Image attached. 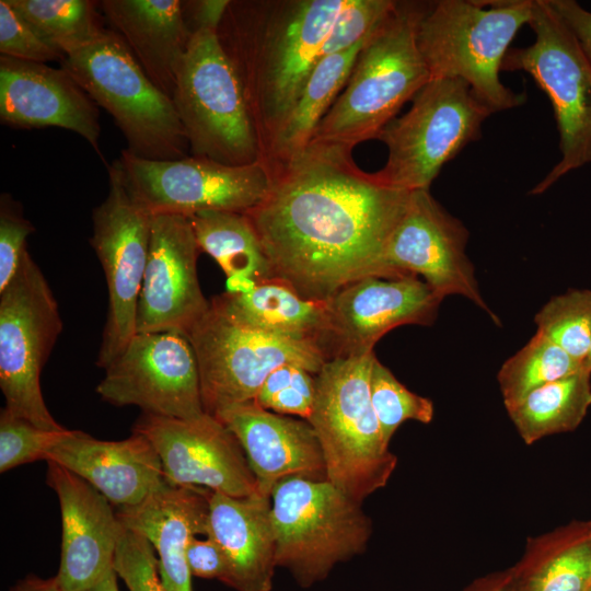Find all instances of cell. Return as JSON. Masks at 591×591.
<instances>
[{
	"label": "cell",
	"mask_w": 591,
	"mask_h": 591,
	"mask_svg": "<svg viewBox=\"0 0 591 591\" xmlns=\"http://www.w3.org/2000/svg\"><path fill=\"white\" fill-rule=\"evenodd\" d=\"M409 194L361 171L350 150L310 142L274 173L264 200L245 215L275 280L326 301L355 280L387 277L386 245Z\"/></svg>",
	"instance_id": "obj_1"
},
{
	"label": "cell",
	"mask_w": 591,
	"mask_h": 591,
	"mask_svg": "<svg viewBox=\"0 0 591 591\" xmlns=\"http://www.w3.org/2000/svg\"><path fill=\"white\" fill-rule=\"evenodd\" d=\"M427 5L397 2L362 47L349 79L311 142L352 150L376 139L402 106L431 79L416 38Z\"/></svg>",
	"instance_id": "obj_2"
},
{
	"label": "cell",
	"mask_w": 591,
	"mask_h": 591,
	"mask_svg": "<svg viewBox=\"0 0 591 591\" xmlns=\"http://www.w3.org/2000/svg\"><path fill=\"white\" fill-rule=\"evenodd\" d=\"M533 0H440L428 4L416 31L419 51L433 78L468 84L491 113L525 103L499 73L510 44L529 24Z\"/></svg>",
	"instance_id": "obj_3"
},
{
	"label": "cell",
	"mask_w": 591,
	"mask_h": 591,
	"mask_svg": "<svg viewBox=\"0 0 591 591\" xmlns=\"http://www.w3.org/2000/svg\"><path fill=\"white\" fill-rule=\"evenodd\" d=\"M374 358L371 351L327 360L316 374L308 418L323 452L327 479L359 502L385 486L396 465L371 402Z\"/></svg>",
	"instance_id": "obj_4"
},
{
	"label": "cell",
	"mask_w": 591,
	"mask_h": 591,
	"mask_svg": "<svg viewBox=\"0 0 591 591\" xmlns=\"http://www.w3.org/2000/svg\"><path fill=\"white\" fill-rule=\"evenodd\" d=\"M172 100L193 155L230 165L265 160L244 85L217 32H193Z\"/></svg>",
	"instance_id": "obj_5"
},
{
	"label": "cell",
	"mask_w": 591,
	"mask_h": 591,
	"mask_svg": "<svg viewBox=\"0 0 591 591\" xmlns=\"http://www.w3.org/2000/svg\"><path fill=\"white\" fill-rule=\"evenodd\" d=\"M97 106L115 120L127 151L149 160L187 157L188 142L173 100L143 72L111 28L60 62Z\"/></svg>",
	"instance_id": "obj_6"
},
{
	"label": "cell",
	"mask_w": 591,
	"mask_h": 591,
	"mask_svg": "<svg viewBox=\"0 0 591 591\" xmlns=\"http://www.w3.org/2000/svg\"><path fill=\"white\" fill-rule=\"evenodd\" d=\"M270 498L276 566L301 587L322 581L336 565L366 549L370 519L361 502L328 479L286 477Z\"/></svg>",
	"instance_id": "obj_7"
},
{
	"label": "cell",
	"mask_w": 591,
	"mask_h": 591,
	"mask_svg": "<svg viewBox=\"0 0 591 591\" xmlns=\"http://www.w3.org/2000/svg\"><path fill=\"white\" fill-rule=\"evenodd\" d=\"M408 112L391 120L378 138L387 148L375 174L397 189H429L442 166L482 137L491 111L455 78H433L412 100Z\"/></svg>",
	"instance_id": "obj_8"
},
{
	"label": "cell",
	"mask_w": 591,
	"mask_h": 591,
	"mask_svg": "<svg viewBox=\"0 0 591 591\" xmlns=\"http://www.w3.org/2000/svg\"><path fill=\"white\" fill-rule=\"evenodd\" d=\"M185 336L196 357L204 409L212 416L255 401L266 378L281 366L297 364L317 374L329 360L326 348L317 340L250 328L211 302Z\"/></svg>",
	"instance_id": "obj_9"
},
{
	"label": "cell",
	"mask_w": 591,
	"mask_h": 591,
	"mask_svg": "<svg viewBox=\"0 0 591 591\" xmlns=\"http://www.w3.org/2000/svg\"><path fill=\"white\" fill-rule=\"evenodd\" d=\"M533 44L510 48L501 70L529 73L548 96L561 158L530 194L547 190L565 174L591 163V62L548 0H533Z\"/></svg>",
	"instance_id": "obj_10"
},
{
	"label": "cell",
	"mask_w": 591,
	"mask_h": 591,
	"mask_svg": "<svg viewBox=\"0 0 591 591\" xmlns=\"http://www.w3.org/2000/svg\"><path fill=\"white\" fill-rule=\"evenodd\" d=\"M62 331L58 303L28 251L0 291V387L4 408L35 426L65 429L45 404L40 373Z\"/></svg>",
	"instance_id": "obj_11"
},
{
	"label": "cell",
	"mask_w": 591,
	"mask_h": 591,
	"mask_svg": "<svg viewBox=\"0 0 591 591\" xmlns=\"http://www.w3.org/2000/svg\"><path fill=\"white\" fill-rule=\"evenodd\" d=\"M344 2H292L265 37L259 55L220 40L242 80L257 127L268 125L270 138L322 58L326 35Z\"/></svg>",
	"instance_id": "obj_12"
},
{
	"label": "cell",
	"mask_w": 591,
	"mask_h": 591,
	"mask_svg": "<svg viewBox=\"0 0 591 591\" xmlns=\"http://www.w3.org/2000/svg\"><path fill=\"white\" fill-rule=\"evenodd\" d=\"M118 161L127 188L151 215L245 213L264 200L274 178L265 160L244 165L195 155L149 160L123 150Z\"/></svg>",
	"instance_id": "obj_13"
},
{
	"label": "cell",
	"mask_w": 591,
	"mask_h": 591,
	"mask_svg": "<svg viewBox=\"0 0 591 591\" xmlns=\"http://www.w3.org/2000/svg\"><path fill=\"white\" fill-rule=\"evenodd\" d=\"M108 192L92 215L90 243L108 296L96 366L105 369L136 334L137 305L148 262L152 215L126 186L118 160L107 169Z\"/></svg>",
	"instance_id": "obj_14"
},
{
	"label": "cell",
	"mask_w": 591,
	"mask_h": 591,
	"mask_svg": "<svg viewBox=\"0 0 591 591\" xmlns=\"http://www.w3.org/2000/svg\"><path fill=\"white\" fill-rule=\"evenodd\" d=\"M104 370L95 391L112 405L178 419L206 413L196 357L182 333H136Z\"/></svg>",
	"instance_id": "obj_15"
},
{
	"label": "cell",
	"mask_w": 591,
	"mask_h": 591,
	"mask_svg": "<svg viewBox=\"0 0 591 591\" xmlns=\"http://www.w3.org/2000/svg\"><path fill=\"white\" fill-rule=\"evenodd\" d=\"M468 231L429 193L413 190L386 245L387 277H422L439 296L467 298L499 323L483 299L465 253Z\"/></svg>",
	"instance_id": "obj_16"
},
{
	"label": "cell",
	"mask_w": 591,
	"mask_h": 591,
	"mask_svg": "<svg viewBox=\"0 0 591 591\" xmlns=\"http://www.w3.org/2000/svg\"><path fill=\"white\" fill-rule=\"evenodd\" d=\"M132 432L151 442L170 485L205 487L232 497L258 491L239 440L210 414L178 419L142 413Z\"/></svg>",
	"instance_id": "obj_17"
},
{
	"label": "cell",
	"mask_w": 591,
	"mask_h": 591,
	"mask_svg": "<svg viewBox=\"0 0 591 591\" xmlns=\"http://www.w3.org/2000/svg\"><path fill=\"white\" fill-rule=\"evenodd\" d=\"M442 300L413 275L368 276L344 286L326 300L329 359L374 351L376 341L398 326L431 325Z\"/></svg>",
	"instance_id": "obj_18"
},
{
	"label": "cell",
	"mask_w": 591,
	"mask_h": 591,
	"mask_svg": "<svg viewBox=\"0 0 591 591\" xmlns=\"http://www.w3.org/2000/svg\"><path fill=\"white\" fill-rule=\"evenodd\" d=\"M189 218L152 215L148 262L137 305L136 333L186 335L210 306L200 289V253Z\"/></svg>",
	"instance_id": "obj_19"
},
{
	"label": "cell",
	"mask_w": 591,
	"mask_h": 591,
	"mask_svg": "<svg viewBox=\"0 0 591 591\" xmlns=\"http://www.w3.org/2000/svg\"><path fill=\"white\" fill-rule=\"evenodd\" d=\"M47 484L57 495L61 513L57 573L61 589L86 590L114 569L124 525L96 488L53 461H47Z\"/></svg>",
	"instance_id": "obj_20"
},
{
	"label": "cell",
	"mask_w": 591,
	"mask_h": 591,
	"mask_svg": "<svg viewBox=\"0 0 591 591\" xmlns=\"http://www.w3.org/2000/svg\"><path fill=\"white\" fill-rule=\"evenodd\" d=\"M0 120L14 128L70 130L102 157L97 105L61 67L1 56Z\"/></svg>",
	"instance_id": "obj_21"
},
{
	"label": "cell",
	"mask_w": 591,
	"mask_h": 591,
	"mask_svg": "<svg viewBox=\"0 0 591 591\" xmlns=\"http://www.w3.org/2000/svg\"><path fill=\"white\" fill-rule=\"evenodd\" d=\"M215 417L239 440L260 494L270 496L286 477L327 479L323 452L308 420L267 410L255 401Z\"/></svg>",
	"instance_id": "obj_22"
},
{
	"label": "cell",
	"mask_w": 591,
	"mask_h": 591,
	"mask_svg": "<svg viewBox=\"0 0 591 591\" xmlns=\"http://www.w3.org/2000/svg\"><path fill=\"white\" fill-rule=\"evenodd\" d=\"M46 461L85 479L118 508L140 503L166 483L159 454L137 432L124 440L104 441L70 430Z\"/></svg>",
	"instance_id": "obj_23"
},
{
	"label": "cell",
	"mask_w": 591,
	"mask_h": 591,
	"mask_svg": "<svg viewBox=\"0 0 591 591\" xmlns=\"http://www.w3.org/2000/svg\"><path fill=\"white\" fill-rule=\"evenodd\" d=\"M210 491L165 483L140 503L116 512L126 529L146 537L157 551L166 591H193L186 547L193 536L207 535Z\"/></svg>",
	"instance_id": "obj_24"
},
{
	"label": "cell",
	"mask_w": 591,
	"mask_h": 591,
	"mask_svg": "<svg viewBox=\"0 0 591 591\" xmlns=\"http://www.w3.org/2000/svg\"><path fill=\"white\" fill-rule=\"evenodd\" d=\"M270 496L232 497L210 491L207 537L228 564L225 584L236 591H270L276 566Z\"/></svg>",
	"instance_id": "obj_25"
},
{
	"label": "cell",
	"mask_w": 591,
	"mask_h": 591,
	"mask_svg": "<svg viewBox=\"0 0 591 591\" xmlns=\"http://www.w3.org/2000/svg\"><path fill=\"white\" fill-rule=\"evenodd\" d=\"M104 20L147 77L172 99L193 31L178 0H102Z\"/></svg>",
	"instance_id": "obj_26"
},
{
	"label": "cell",
	"mask_w": 591,
	"mask_h": 591,
	"mask_svg": "<svg viewBox=\"0 0 591 591\" xmlns=\"http://www.w3.org/2000/svg\"><path fill=\"white\" fill-rule=\"evenodd\" d=\"M210 302L250 328L288 338L317 340L324 346L328 324L326 301L304 299L281 281L260 282L246 294L224 292Z\"/></svg>",
	"instance_id": "obj_27"
},
{
	"label": "cell",
	"mask_w": 591,
	"mask_h": 591,
	"mask_svg": "<svg viewBox=\"0 0 591 591\" xmlns=\"http://www.w3.org/2000/svg\"><path fill=\"white\" fill-rule=\"evenodd\" d=\"M367 40L320 59L289 115L270 138L271 151L282 165L309 146L318 124L345 88Z\"/></svg>",
	"instance_id": "obj_28"
},
{
	"label": "cell",
	"mask_w": 591,
	"mask_h": 591,
	"mask_svg": "<svg viewBox=\"0 0 591 591\" xmlns=\"http://www.w3.org/2000/svg\"><path fill=\"white\" fill-rule=\"evenodd\" d=\"M197 243L227 278L275 280L269 259L250 218L242 212L207 210L189 217Z\"/></svg>",
	"instance_id": "obj_29"
},
{
	"label": "cell",
	"mask_w": 591,
	"mask_h": 591,
	"mask_svg": "<svg viewBox=\"0 0 591 591\" xmlns=\"http://www.w3.org/2000/svg\"><path fill=\"white\" fill-rule=\"evenodd\" d=\"M591 406V374L580 370L545 384L508 409L523 441L576 429Z\"/></svg>",
	"instance_id": "obj_30"
},
{
	"label": "cell",
	"mask_w": 591,
	"mask_h": 591,
	"mask_svg": "<svg viewBox=\"0 0 591 591\" xmlns=\"http://www.w3.org/2000/svg\"><path fill=\"white\" fill-rule=\"evenodd\" d=\"M51 47L66 56L92 44L106 30L99 2L90 0H8Z\"/></svg>",
	"instance_id": "obj_31"
},
{
	"label": "cell",
	"mask_w": 591,
	"mask_h": 591,
	"mask_svg": "<svg viewBox=\"0 0 591 591\" xmlns=\"http://www.w3.org/2000/svg\"><path fill=\"white\" fill-rule=\"evenodd\" d=\"M582 369L565 350L536 332L512 357L503 362L497 379L508 409L532 391L569 376Z\"/></svg>",
	"instance_id": "obj_32"
},
{
	"label": "cell",
	"mask_w": 591,
	"mask_h": 591,
	"mask_svg": "<svg viewBox=\"0 0 591 591\" xmlns=\"http://www.w3.org/2000/svg\"><path fill=\"white\" fill-rule=\"evenodd\" d=\"M543 334L582 367L591 340V290L570 289L553 297L535 314Z\"/></svg>",
	"instance_id": "obj_33"
},
{
	"label": "cell",
	"mask_w": 591,
	"mask_h": 591,
	"mask_svg": "<svg viewBox=\"0 0 591 591\" xmlns=\"http://www.w3.org/2000/svg\"><path fill=\"white\" fill-rule=\"evenodd\" d=\"M370 396L387 444L404 421L429 424L432 420V402L406 389L376 357L370 373Z\"/></svg>",
	"instance_id": "obj_34"
},
{
	"label": "cell",
	"mask_w": 591,
	"mask_h": 591,
	"mask_svg": "<svg viewBox=\"0 0 591 591\" xmlns=\"http://www.w3.org/2000/svg\"><path fill=\"white\" fill-rule=\"evenodd\" d=\"M591 583V525L573 532L530 578L525 591H587Z\"/></svg>",
	"instance_id": "obj_35"
},
{
	"label": "cell",
	"mask_w": 591,
	"mask_h": 591,
	"mask_svg": "<svg viewBox=\"0 0 591 591\" xmlns=\"http://www.w3.org/2000/svg\"><path fill=\"white\" fill-rule=\"evenodd\" d=\"M70 429H43L18 417L4 407L0 413V472L46 460L48 452L60 442Z\"/></svg>",
	"instance_id": "obj_36"
},
{
	"label": "cell",
	"mask_w": 591,
	"mask_h": 591,
	"mask_svg": "<svg viewBox=\"0 0 591 591\" xmlns=\"http://www.w3.org/2000/svg\"><path fill=\"white\" fill-rule=\"evenodd\" d=\"M315 391L316 374L297 364H285L266 378L255 402L267 410L308 420Z\"/></svg>",
	"instance_id": "obj_37"
},
{
	"label": "cell",
	"mask_w": 591,
	"mask_h": 591,
	"mask_svg": "<svg viewBox=\"0 0 591 591\" xmlns=\"http://www.w3.org/2000/svg\"><path fill=\"white\" fill-rule=\"evenodd\" d=\"M397 4L392 0H345L324 45L322 58L350 49L367 40Z\"/></svg>",
	"instance_id": "obj_38"
},
{
	"label": "cell",
	"mask_w": 591,
	"mask_h": 591,
	"mask_svg": "<svg viewBox=\"0 0 591 591\" xmlns=\"http://www.w3.org/2000/svg\"><path fill=\"white\" fill-rule=\"evenodd\" d=\"M153 549L146 537L124 526L114 569L129 591H166Z\"/></svg>",
	"instance_id": "obj_39"
},
{
	"label": "cell",
	"mask_w": 591,
	"mask_h": 591,
	"mask_svg": "<svg viewBox=\"0 0 591 591\" xmlns=\"http://www.w3.org/2000/svg\"><path fill=\"white\" fill-rule=\"evenodd\" d=\"M0 53L1 56L42 63L61 62L65 58L34 31L8 0H0Z\"/></svg>",
	"instance_id": "obj_40"
},
{
	"label": "cell",
	"mask_w": 591,
	"mask_h": 591,
	"mask_svg": "<svg viewBox=\"0 0 591 591\" xmlns=\"http://www.w3.org/2000/svg\"><path fill=\"white\" fill-rule=\"evenodd\" d=\"M34 228L19 205L8 195L0 199V291L15 276L26 250V239Z\"/></svg>",
	"instance_id": "obj_41"
},
{
	"label": "cell",
	"mask_w": 591,
	"mask_h": 591,
	"mask_svg": "<svg viewBox=\"0 0 591 591\" xmlns=\"http://www.w3.org/2000/svg\"><path fill=\"white\" fill-rule=\"evenodd\" d=\"M186 561L192 576L227 582V559L219 545L210 537L200 540L193 536L186 547Z\"/></svg>",
	"instance_id": "obj_42"
},
{
	"label": "cell",
	"mask_w": 591,
	"mask_h": 591,
	"mask_svg": "<svg viewBox=\"0 0 591 591\" xmlns=\"http://www.w3.org/2000/svg\"><path fill=\"white\" fill-rule=\"evenodd\" d=\"M548 3L569 27L591 62V12L573 0H548Z\"/></svg>",
	"instance_id": "obj_43"
},
{
	"label": "cell",
	"mask_w": 591,
	"mask_h": 591,
	"mask_svg": "<svg viewBox=\"0 0 591 591\" xmlns=\"http://www.w3.org/2000/svg\"><path fill=\"white\" fill-rule=\"evenodd\" d=\"M184 3L189 8V14L195 24L194 31L208 30L218 33L231 1L198 0Z\"/></svg>",
	"instance_id": "obj_44"
},
{
	"label": "cell",
	"mask_w": 591,
	"mask_h": 591,
	"mask_svg": "<svg viewBox=\"0 0 591 591\" xmlns=\"http://www.w3.org/2000/svg\"><path fill=\"white\" fill-rule=\"evenodd\" d=\"M11 591H62V589L57 576L44 579L31 575L20 580Z\"/></svg>",
	"instance_id": "obj_45"
},
{
	"label": "cell",
	"mask_w": 591,
	"mask_h": 591,
	"mask_svg": "<svg viewBox=\"0 0 591 591\" xmlns=\"http://www.w3.org/2000/svg\"><path fill=\"white\" fill-rule=\"evenodd\" d=\"M83 591H119L115 569L108 571L99 582Z\"/></svg>",
	"instance_id": "obj_46"
},
{
	"label": "cell",
	"mask_w": 591,
	"mask_h": 591,
	"mask_svg": "<svg viewBox=\"0 0 591 591\" xmlns=\"http://www.w3.org/2000/svg\"><path fill=\"white\" fill-rule=\"evenodd\" d=\"M582 370L591 374V340L589 344L587 355L582 361Z\"/></svg>",
	"instance_id": "obj_47"
},
{
	"label": "cell",
	"mask_w": 591,
	"mask_h": 591,
	"mask_svg": "<svg viewBox=\"0 0 591 591\" xmlns=\"http://www.w3.org/2000/svg\"><path fill=\"white\" fill-rule=\"evenodd\" d=\"M587 591H591V583H590L589 588L587 589Z\"/></svg>",
	"instance_id": "obj_48"
},
{
	"label": "cell",
	"mask_w": 591,
	"mask_h": 591,
	"mask_svg": "<svg viewBox=\"0 0 591 591\" xmlns=\"http://www.w3.org/2000/svg\"><path fill=\"white\" fill-rule=\"evenodd\" d=\"M499 591H506V590H499Z\"/></svg>",
	"instance_id": "obj_49"
}]
</instances>
